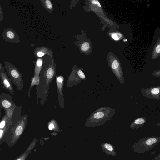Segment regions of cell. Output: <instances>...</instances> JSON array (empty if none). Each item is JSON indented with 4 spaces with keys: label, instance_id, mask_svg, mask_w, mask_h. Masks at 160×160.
<instances>
[{
    "label": "cell",
    "instance_id": "obj_1",
    "mask_svg": "<svg viewBox=\"0 0 160 160\" xmlns=\"http://www.w3.org/2000/svg\"><path fill=\"white\" fill-rule=\"evenodd\" d=\"M115 113L114 108L109 106H103L94 111L90 115L86 123L90 127L103 125L110 120Z\"/></svg>",
    "mask_w": 160,
    "mask_h": 160
},
{
    "label": "cell",
    "instance_id": "obj_2",
    "mask_svg": "<svg viewBox=\"0 0 160 160\" xmlns=\"http://www.w3.org/2000/svg\"><path fill=\"white\" fill-rule=\"evenodd\" d=\"M160 142V137L149 136L141 138L133 146V150L138 153L149 151Z\"/></svg>",
    "mask_w": 160,
    "mask_h": 160
},
{
    "label": "cell",
    "instance_id": "obj_3",
    "mask_svg": "<svg viewBox=\"0 0 160 160\" xmlns=\"http://www.w3.org/2000/svg\"><path fill=\"white\" fill-rule=\"evenodd\" d=\"M3 62L5 68L12 83L15 85L18 90H22L24 84L22 73L9 62L5 60Z\"/></svg>",
    "mask_w": 160,
    "mask_h": 160
},
{
    "label": "cell",
    "instance_id": "obj_4",
    "mask_svg": "<svg viewBox=\"0 0 160 160\" xmlns=\"http://www.w3.org/2000/svg\"><path fill=\"white\" fill-rule=\"evenodd\" d=\"M28 118V115H24L11 129V143L12 145L17 142L22 134L26 125Z\"/></svg>",
    "mask_w": 160,
    "mask_h": 160
},
{
    "label": "cell",
    "instance_id": "obj_5",
    "mask_svg": "<svg viewBox=\"0 0 160 160\" xmlns=\"http://www.w3.org/2000/svg\"><path fill=\"white\" fill-rule=\"evenodd\" d=\"M118 79L122 84L124 83L123 72L119 62L117 59L110 61L108 64Z\"/></svg>",
    "mask_w": 160,
    "mask_h": 160
},
{
    "label": "cell",
    "instance_id": "obj_6",
    "mask_svg": "<svg viewBox=\"0 0 160 160\" xmlns=\"http://www.w3.org/2000/svg\"><path fill=\"white\" fill-rule=\"evenodd\" d=\"M4 40L11 43H20L19 37L14 30L11 28H8L2 32Z\"/></svg>",
    "mask_w": 160,
    "mask_h": 160
},
{
    "label": "cell",
    "instance_id": "obj_7",
    "mask_svg": "<svg viewBox=\"0 0 160 160\" xmlns=\"http://www.w3.org/2000/svg\"><path fill=\"white\" fill-rule=\"evenodd\" d=\"M141 93L147 98L160 100V86L152 87L141 90Z\"/></svg>",
    "mask_w": 160,
    "mask_h": 160
},
{
    "label": "cell",
    "instance_id": "obj_8",
    "mask_svg": "<svg viewBox=\"0 0 160 160\" xmlns=\"http://www.w3.org/2000/svg\"><path fill=\"white\" fill-rule=\"evenodd\" d=\"M0 104L4 110L15 108L16 105L13 101L12 96L7 93H0Z\"/></svg>",
    "mask_w": 160,
    "mask_h": 160
},
{
    "label": "cell",
    "instance_id": "obj_9",
    "mask_svg": "<svg viewBox=\"0 0 160 160\" xmlns=\"http://www.w3.org/2000/svg\"><path fill=\"white\" fill-rule=\"evenodd\" d=\"M14 119L4 115L0 122V141L8 131L10 126L13 123Z\"/></svg>",
    "mask_w": 160,
    "mask_h": 160
},
{
    "label": "cell",
    "instance_id": "obj_10",
    "mask_svg": "<svg viewBox=\"0 0 160 160\" xmlns=\"http://www.w3.org/2000/svg\"><path fill=\"white\" fill-rule=\"evenodd\" d=\"M0 78L2 85L1 87L8 90L11 94H14V90L12 83L4 71L0 74Z\"/></svg>",
    "mask_w": 160,
    "mask_h": 160
},
{
    "label": "cell",
    "instance_id": "obj_11",
    "mask_svg": "<svg viewBox=\"0 0 160 160\" xmlns=\"http://www.w3.org/2000/svg\"><path fill=\"white\" fill-rule=\"evenodd\" d=\"M56 76L59 104L60 106L63 108H64V100L62 91L63 87L64 78L62 76H58L56 75Z\"/></svg>",
    "mask_w": 160,
    "mask_h": 160
},
{
    "label": "cell",
    "instance_id": "obj_12",
    "mask_svg": "<svg viewBox=\"0 0 160 160\" xmlns=\"http://www.w3.org/2000/svg\"><path fill=\"white\" fill-rule=\"evenodd\" d=\"M101 147L103 152L108 155L115 156L117 155L115 147L112 144L107 142L101 144Z\"/></svg>",
    "mask_w": 160,
    "mask_h": 160
},
{
    "label": "cell",
    "instance_id": "obj_13",
    "mask_svg": "<svg viewBox=\"0 0 160 160\" xmlns=\"http://www.w3.org/2000/svg\"><path fill=\"white\" fill-rule=\"evenodd\" d=\"M146 121V118L145 116L137 118L131 123L130 128L133 129L142 127L145 123Z\"/></svg>",
    "mask_w": 160,
    "mask_h": 160
},
{
    "label": "cell",
    "instance_id": "obj_14",
    "mask_svg": "<svg viewBox=\"0 0 160 160\" xmlns=\"http://www.w3.org/2000/svg\"><path fill=\"white\" fill-rule=\"evenodd\" d=\"M54 74V68L52 66L48 69L46 72L47 84H48L53 78Z\"/></svg>",
    "mask_w": 160,
    "mask_h": 160
},
{
    "label": "cell",
    "instance_id": "obj_15",
    "mask_svg": "<svg viewBox=\"0 0 160 160\" xmlns=\"http://www.w3.org/2000/svg\"><path fill=\"white\" fill-rule=\"evenodd\" d=\"M33 145L34 144L33 143H31L24 153L21 155L19 156L15 160H25V159L28 154L32 149L33 146Z\"/></svg>",
    "mask_w": 160,
    "mask_h": 160
},
{
    "label": "cell",
    "instance_id": "obj_16",
    "mask_svg": "<svg viewBox=\"0 0 160 160\" xmlns=\"http://www.w3.org/2000/svg\"><path fill=\"white\" fill-rule=\"evenodd\" d=\"M42 62V59L39 58L37 60L35 69L34 75H39L41 69Z\"/></svg>",
    "mask_w": 160,
    "mask_h": 160
},
{
    "label": "cell",
    "instance_id": "obj_17",
    "mask_svg": "<svg viewBox=\"0 0 160 160\" xmlns=\"http://www.w3.org/2000/svg\"><path fill=\"white\" fill-rule=\"evenodd\" d=\"M39 75H34L31 79V85L30 86V88L28 91V97H30V91L31 89L34 85H38L39 84Z\"/></svg>",
    "mask_w": 160,
    "mask_h": 160
},
{
    "label": "cell",
    "instance_id": "obj_18",
    "mask_svg": "<svg viewBox=\"0 0 160 160\" xmlns=\"http://www.w3.org/2000/svg\"><path fill=\"white\" fill-rule=\"evenodd\" d=\"M90 46L89 43L85 42L82 44L81 47V50L83 52L88 51L90 48Z\"/></svg>",
    "mask_w": 160,
    "mask_h": 160
},
{
    "label": "cell",
    "instance_id": "obj_19",
    "mask_svg": "<svg viewBox=\"0 0 160 160\" xmlns=\"http://www.w3.org/2000/svg\"><path fill=\"white\" fill-rule=\"evenodd\" d=\"M56 125V122L54 120L51 121L48 123V129L50 130L54 129Z\"/></svg>",
    "mask_w": 160,
    "mask_h": 160
},
{
    "label": "cell",
    "instance_id": "obj_20",
    "mask_svg": "<svg viewBox=\"0 0 160 160\" xmlns=\"http://www.w3.org/2000/svg\"><path fill=\"white\" fill-rule=\"evenodd\" d=\"M45 4L46 7L48 9L51 10L53 8V6L50 1L46 0L45 1Z\"/></svg>",
    "mask_w": 160,
    "mask_h": 160
},
{
    "label": "cell",
    "instance_id": "obj_21",
    "mask_svg": "<svg viewBox=\"0 0 160 160\" xmlns=\"http://www.w3.org/2000/svg\"><path fill=\"white\" fill-rule=\"evenodd\" d=\"M3 19V12L0 4V22Z\"/></svg>",
    "mask_w": 160,
    "mask_h": 160
},
{
    "label": "cell",
    "instance_id": "obj_22",
    "mask_svg": "<svg viewBox=\"0 0 160 160\" xmlns=\"http://www.w3.org/2000/svg\"><path fill=\"white\" fill-rule=\"evenodd\" d=\"M154 76L156 77H160V70L154 71L153 73L152 74Z\"/></svg>",
    "mask_w": 160,
    "mask_h": 160
},
{
    "label": "cell",
    "instance_id": "obj_23",
    "mask_svg": "<svg viewBox=\"0 0 160 160\" xmlns=\"http://www.w3.org/2000/svg\"><path fill=\"white\" fill-rule=\"evenodd\" d=\"M112 38L115 40H118L119 39V38L117 36V34L116 33H113L112 35Z\"/></svg>",
    "mask_w": 160,
    "mask_h": 160
},
{
    "label": "cell",
    "instance_id": "obj_24",
    "mask_svg": "<svg viewBox=\"0 0 160 160\" xmlns=\"http://www.w3.org/2000/svg\"><path fill=\"white\" fill-rule=\"evenodd\" d=\"M155 52L157 53H159L160 52V45L158 44L155 48Z\"/></svg>",
    "mask_w": 160,
    "mask_h": 160
},
{
    "label": "cell",
    "instance_id": "obj_25",
    "mask_svg": "<svg viewBox=\"0 0 160 160\" xmlns=\"http://www.w3.org/2000/svg\"><path fill=\"white\" fill-rule=\"evenodd\" d=\"M44 53L41 51H38L37 53V56L38 57H41L44 56Z\"/></svg>",
    "mask_w": 160,
    "mask_h": 160
},
{
    "label": "cell",
    "instance_id": "obj_26",
    "mask_svg": "<svg viewBox=\"0 0 160 160\" xmlns=\"http://www.w3.org/2000/svg\"><path fill=\"white\" fill-rule=\"evenodd\" d=\"M4 71V67L3 66L2 64L0 62V74L2 72Z\"/></svg>",
    "mask_w": 160,
    "mask_h": 160
},
{
    "label": "cell",
    "instance_id": "obj_27",
    "mask_svg": "<svg viewBox=\"0 0 160 160\" xmlns=\"http://www.w3.org/2000/svg\"><path fill=\"white\" fill-rule=\"evenodd\" d=\"M92 3L93 4H98L99 7H100V4L99 2L97 0H92L91 1Z\"/></svg>",
    "mask_w": 160,
    "mask_h": 160
},
{
    "label": "cell",
    "instance_id": "obj_28",
    "mask_svg": "<svg viewBox=\"0 0 160 160\" xmlns=\"http://www.w3.org/2000/svg\"><path fill=\"white\" fill-rule=\"evenodd\" d=\"M1 108H2L1 106V104H0V122L1 121L0 118H1Z\"/></svg>",
    "mask_w": 160,
    "mask_h": 160
}]
</instances>
